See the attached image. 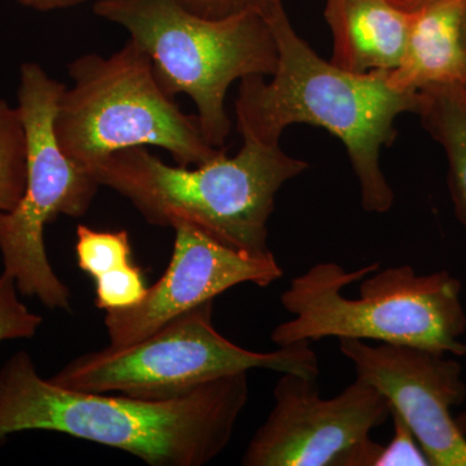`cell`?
Masks as SVG:
<instances>
[{
  "mask_svg": "<svg viewBox=\"0 0 466 466\" xmlns=\"http://www.w3.org/2000/svg\"><path fill=\"white\" fill-rule=\"evenodd\" d=\"M249 400L248 372L165 400L69 390L43 379L18 351L0 368V446L23 431H56L131 453L150 466H201L218 458Z\"/></svg>",
  "mask_w": 466,
  "mask_h": 466,
  "instance_id": "1",
  "label": "cell"
},
{
  "mask_svg": "<svg viewBox=\"0 0 466 466\" xmlns=\"http://www.w3.org/2000/svg\"><path fill=\"white\" fill-rule=\"evenodd\" d=\"M279 61L269 82L241 79L236 119L242 139L280 144L294 124L323 127L348 150L368 213H388L395 195L383 174L381 150L397 139L395 121L420 109V92L400 90L386 72L357 75L325 61L294 30L284 5L266 16Z\"/></svg>",
  "mask_w": 466,
  "mask_h": 466,
  "instance_id": "2",
  "label": "cell"
},
{
  "mask_svg": "<svg viewBox=\"0 0 466 466\" xmlns=\"http://www.w3.org/2000/svg\"><path fill=\"white\" fill-rule=\"evenodd\" d=\"M379 263L348 272L318 263L291 280L281 294L290 320L271 334L278 348L336 337L466 355V314L461 283L449 271L417 274L401 265L379 271Z\"/></svg>",
  "mask_w": 466,
  "mask_h": 466,
  "instance_id": "3",
  "label": "cell"
},
{
  "mask_svg": "<svg viewBox=\"0 0 466 466\" xmlns=\"http://www.w3.org/2000/svg\"><path fill=\"white\" fill-rule=\"evenodd\" d=\"M308 168V162L287 155L280 144L245 137L235 157L223 155L196 168L170 167L146 147H135L88 171L100 186L127 198L149 225L184 220L228 247L267 256L272 253L268 220L276 195Z\"/></svg>",
  "mask_w": 466,
  "mask_h": 466,
  "instance_id": "4",
  "label": "cell"
},
{
  "mask_svg": "<svg viewBox=\"0 0 466 466\" xmlns=\"http://www.w3.org/2000/svg\"><path fill=\"white\" fill-rule=\"evenodd\" d=\"M94 12L127 30L168 96L191 97L213 148H225L231 133L226 96L233 82L272 76L278 67L274 34L258 12L207 18L179 0H97Z\"/></svg>",
  "mask_w": 466,
  "mask_h": 466,
  "instance_id": "5",
  "label": "cell"
},
{
  "mask_svg": "<svg viewBox=\"0 0 466 466\" xmlns=\"http://www.w3.org/2000/svg\"><path fill=\"white\" fill-rule=\"evenodd\" d=\"M67 72L75 86L58 99L54 130L61 150L82 167L135 147L167 149L186 167L226 155L205 140L198 116L186 115L162 90L152 60L133 39L108 57L82 55Z\"/></svg>",
  "mask_w": 466,
  "mask_h": 466,
  "instance_id": "6",
  "label": "cell"
},
{
  "mask_svg": "<svg viewBox=\"0 0 466 466\" xmlns=\"http://www.w3.org/2000/svg\"><path fill=\"white\" fill-rule=\"evenodd\" d=\"M250 370L319 377L318 357L309 342L269 352L241 348L214 328L210 300L140 341L110 345L73 359L50 381L69 390L122 392L146 400H165Z\"/></svg>",
  "mask_w": 466,
  "mask_h": 466,
  "instance_id": "7",
  "label": "cell"
},
{
  "mask_svg": "<svg viewBox=\"0 0 466 466\" xmlns=\"http://www.w3.org/2000/svg\"><path fill=\"white\" fill-rule=\"evenodd\" d=\"M66 88L39 64L21 66L17 108L26 134V186L17 207L0 213V256L21 296L70 312L72 291L52 268L45 229L58 216H85L100 184L58 146L54 121Z\"/></svg>",
  "mask_w": 466,
  "mask_h": 466,
  "instance_id": "8",
  "label": "cell"
},
{
  "mask_svg": "<svg viewBox=\"0 0 466 466\" xmlns=\"http://www.w3.org/2000/svg\"><path fill=\"white\" fill-rule=\"evenodd\" d=\"M275 406L247 447L245 466H376L373 429L391 416L375 386L355 379L337 397H320L318 379L280 373Z\"/></svg>",
  "mask_w": 466,
  "mask_h": 466,
  "instance_id": "9",
  "label": "cell"
},
{
  "mask_svg": "<svg viewBox=\"0 0 466 466\" xmlns=\"http://www.w3.org/2000/svg\"><path fill=\"white\" fill-rule=\"evenodd\" d=\"M339 351L410 426L431 466H466V435L451 410L466 400L453 355L413 346L339 339Z\"/></svg>",
  "mask_w": 466,
  "mask_h": 466,
  "instance_id": "10",
  "label": "cell"
},
{
  "mask_svg": "<svg viewBox=\"0 0 466 466\" xmlns=\"http://www.w3.org/2000/svg\"><path fill=\"white\" fill-rule=\"evenodd\" d=\"M171 228L173 256L162 278L133 308L106 311L110 345L140 341L238 285L266 288L283 278V268L272 253L254 256L235 249L184 220H177Z\"/></svg>",
  "mask_w": 466,
  "mask_h": 466,
  "instance_id": "11",
  "label": "cell"
},
{
  "mask_svg": "<svg viewBox=\"0 0 466 466\" xmlns=\"http://www.w3.org/2000/svg\"><path fill=\"white\" fill-rule=\"evenodd\" d=\"M334 66L357 75L391 72L406 51L410 11L391 0H325Z\"/></svg>",
  "mask_w": 466,
  "mask_h": 466,
  "instance_id": "12",
  "label": "cell"
},
{
  "mask_svg": "<svg viewBox=\"0 0 466 466\" xmlns=\"http://www.w3.org/2000/svg\"><path fill=\"white\" fill-rule=\"evenodd\" d=\"M466 0H425L410 9L406 51L389 79L400 90L419 92L434 86L466 88L462 24Z\"/></svg>",
  "mask_w": 466,
  "mask_h": 466,
  "instance_id": "13",
  "label": "cell"
},
{
  "mask_svg": "<svg viewBox=\"0 0 466 466\" xmlns=\"http://www.w3.org/2000/svg\"><path fill=\"white\" fill-rule=\"evenodd\" d=\"M419 92L417 115L446 152L453 207L466 228V91L458 86H434Z\"/></svg>",
  "mask_w": 466,
  "mask_h": 466,
  "instance_id": "14",
  "label": "cell"
},
{
  "mask_svg": "<svg viewBox=\"0 0 466 466\" xmlns=\"http://www.w3.org/2000/svg\"><path fill=\"white\" fill-rule=\"evenodd\" d=\"M27 144L20 110L0 99V213L14 210L26 186Z\"/></svg>",
  "mask_w": 466,
  "mask_h": 466,
  "instance_id": "15",
  "label": "cell"
},
{
  "mask_svg": "<svg viewBox=\"0 0 466 466\" xmlns=\"http://www.w3.org/2000/svg\"><path fill=\"white\" fill-rule=\"evenodd\" d=\"M76 263L92 279L133 263V250L127 231H96L90 227H76Z\"/></svg>",
  "mask_w": 466,
  "mask_h": 466,
  "instance_id": "16",
  "label": "cell"
},
{
  "mask_svg": "<svg viewBox=\"0 0 466 466\" xmlns=\"http://www.w3.org/2000/svg\"><path fill=\"white\" fill-rule=\"evenodd\" d=\"M95 285V305L104 311L133 308L148 290L143 269L134 263L101 275Z\"/></svg>",
  "mask_w": 466,
  "mask_h": 466,
  "instance_id": "17",
  "label": "cell"
},
{
  "mask_svg": "<svg viewBox=\"0 0 466 466\" xmlns=\"http://www.w3.org/2000/svg\"><path fill=\"white\" fill-rule=\"evenodd\" d=\"M43 319L20 299L16 283L5 272L0 275V343L30 339L38 333Z\"/></svg>",
  "mask_w": 466,
  "mask_h": 466,
  "instance_id": "18",
  "label": "cell"
},
{
  "mask_svg": "<svg viewBox=\"0 0 466 466\" xmlns=\"http://www.w3.org/2000/svg\"><path fill=\"white\" fill-rule=\"evenodd\" d=\"M391 416L394 434L389 444L382 446L376 466H431L410 426L394 410Z\"/></svg>",
  "mask_w": 466,
  "mask_h": 466,
  "instance_id": "19",
  "label": "cell"
},
{
  "mask_svg": "<svg viewBox=\"0 0 466 466\" xmlns=\"http://www.w3.org/2000/svg\"><path fill=\"white\" fill-rule=\"evenodd\" d=\"M183 7L207 18H225L242 12H258L267 16L281 0H179Z\"/></svg>",
  "mask_w": 466,
  "mask_h": 466,
  "instance_id": "20",
  "label": "cell"
},
{
  "mask_svg": "<svg viewBox=\"0 0 466 466\" xmlns=\"http://www.w3.org/2000/svg\"><path fill=\"white\" fill-rule=\"evenodd\" d=\"M24 7L35 9L39 12L60 11L84 5L87 0H15Z\"/></svg>",
  "mask_w": 466,
  "mask_h": 466,
  "instance_id": "21",
  "label": "cell"
},
{
  "mask_svg": "<svg viewBox=\"0 0 466 466\" xmlns=\"http://www.w3.org/2000/svg\"><path fill=\"white\" fill-rule=\"evenodd\" d=\"M394 5H400V8L407 9V11H410L417 7V5L424 3L425 0H391Z\"/></svg>",
  "mask_w": 466,
  "mask_h": 466,
  "instance_id": "22",
  "label": "cell"
},
{
  "mask_svg": "<svg viewBox=\"0 0 466 466\" xmlns=\"http://www.w3.org/2000/svg\"><path fill=\"white\" fill-rule=\"evenodd\" d=\"M456 422H458L460 431L466 435V410L456 417Z\"/></svg>",
  "mask_w": 466,
  "mask_h": 466,
  "instance_id": "23",
  "label": "cell"
},
{
  "mask_svg": "<svg viewBox=\"0 0 466 466\" xmlns=\"http://www.w3.org/2000/svg\"><path fill=\"white\" fill-rule=\"evenodd\" d=\"M462 35H464V43H465V48H466V9H465V15H464V24H462Z\"/></svg>",
  "mask_w": 466,
  "mask_h": 466,
  "instance_id": "24",
  "label": "cell"
},
{
  "mask_svg": "<svg viewBox=\"0 0 466 466\" xmlns=\"http://www.w3.org/2000/svg\"><path fill=\"white\" fill-rule=\"evenodd\" d=\"M464 90L466 91V88H464Z\"/></svg>",
  "mask_w": 466,
  "mask_h": 466,
  "instance_id": "25",
  "label": "cell"
}]
</instances>
